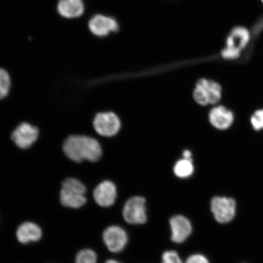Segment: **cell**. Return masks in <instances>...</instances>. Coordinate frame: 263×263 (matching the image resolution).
<instances>
[{
  "instance_id": "1",
  "label": "cell",
  "mask_w": 263,
  "mask_h": 263,
  "mask_svg": "<svg viewBox=\"0 0 263 263\" xmlns=\"http://www.w3.org/2000/svg\"><path fill=\"white\" fill-rule=\"evenodd\" d=\"M62 149L68 160L77 164L97 162L103 156L99 141L83 134L69 135L62 143Z\"/></svg>"
},
{
  "instance_id": "2",
  "label": "cell",
  "mask_w": 263,
  "mask_h": 263,
  "mask_svg": "<svg viewBox=\"0 0 263 263\" xmlns=\"http://www.w3.org/2000/svg\"><path fill=\"white\" fill-rule=\"evenodd\" d=\"M10 137L12 142L18 149L26 150L37 142L40 137V129L27 121H22L16 125Z\"/></svg>"
},
{
  "instance_id": "3",
  "label": "cell",
  "mask_w": 263,
  "mask_h": 263,
  "mask_svg": "<svg viewBox=\"0 0 263 263\" xmlns=\"http://www.w3.org/2000/svg\"><path fill=\"white\" fill-rule=\"evenodd\" d=\"M222 88L217 82L201 79L197 82L193 97L197 103L201 106L216 104L221 100Z\"/></svg>"
},
{
  "instance_id": "4",
  "label": "cell",
  "mask_w": 263,
  "mask_h": 263,
  "mask_svg": "<svg viewBox=\"0 0 263 263\" xmlns=\"http://www.w3.org/2000/svg\"><path fill=\"white\" fill-rule=\"evenodd\" d=\"M123 218L130 224H143L147 221L146 200L142 197H131L125 203Z\"/></svg>"
},
{
  "instance_id": "5",
  "label": "cell",
  "mask_w": 263,
  "mask_h": 263,
  "mask_svg": "<svg viewBox=\"0 0 263 263\" xmlns=\"http://www.w3.org/2000/svg\"><path fill=\"white\" fill-rule=\"evenodd\" d=\"M93 126L101 136L113 137L119 132L121 122L119 118L113 112H100L95 115Z\"/></svg>"
},
{
  "instance_id": "6",
  "label": "cell",
  "mask_w": 263,
  "mask_h": 263,
  "mask_svg": "<svg viewBox=\"0 0 263 263\" xmlns=\"http://www.w3.org/2000/svg\"><path fill=\"white\" fill-rule=\"evenodd\" d=\"M235 200L230 197H214L211 201V210L217 221L228 223L234 218L236 214Z\"/></svg>"
},
{
  "instance_id": "7",
  "label": "cell",
  "mask_w": 263,
  "mask_h": 263,
  "mask_svg": "<svg viewBox=\"0 0 263 263\" xmlns=\"http://www.w3.org/2000/svg\"><path fill=\"white\" fill-rule=\"evenodd\" d=\"M103 239L107 249L114 253L122 251L128 241L126 231L117 226H111L106 229L103 232Z\"/></svg>"
},
{
  "instance_id": "8",
  "label": "cell",
  "mask_w": 263,
  "mask_h": 263,
  "mask_svg": "<svg viewBox=\"0 0 263 263\" xmlns=\"http://www.w3.org/2000/svg\"><path fill=\"white\" fill-rule=\"evenodd\" d=\"M88 28L93 35L103 37L111 32H117L119 29V25L116 20L111 16L98 14L90 20Z\"/></svg>"
},
{
  "instance_id": "9",
  "label": "cell",
  "mask_w": 263,
  "mask_h": 263,
  "mask_svg": "<svg viewBox=\"0 0 263 263\" xmlns=\"http://www.w3.org/2000/svg\"><path fill=\"white\" fill-rule=\"evenodd\" d=\"M93 198L98 205L109 207L114 204L117 199V192L115 184L105 180L97 186L93 191Z\"/></svg>"
},
{
  "instance_id": "10",
  "label": "cell",
  "mask_w": 263,
  "mask_h": 263,
  "mask_svg": "<svg viewBox=\"0 0 263 263\" xmlns=\"http://www.w3.org/2000/svg\"><path fill=\"white\" fill-rule=\"evenodd\" d=\"M172 238L174 242L180 244L189 237L192 232V225L186 217L176 215L170 220Z\"/></svg>"
},
{
  "instance_id": "11",
  "label": "cell",
  "mask_w": 263,
  "mask_h": 263,
  "mask_svg": "<svg viewBox=\"0 0 263 263\" xmlns=\"http://www.w3.org/2000/svg\"><path fill=\"white\" fill-rule=\"evenodd\" d=\"M43 232L40 226L34 222L27 221L21 223L16 231V238L22 245L37 242L42 237Z\"/></svg>"
},
{
  "instance_id": "12",
  "label": "cell",
  "mask_w": 263,
  "mask_h": 263,
  "mask_svg": "<svg viewBox=\"0 0 263 263\" xmlns=\"http://www.w3.org/2000/svg\"><path fill=\"white\" fill-rule=\"evenodd\" d=\"M209 120L212 126L216 129L226 130L233 123L234 115L231 110L224 106H217L210 111Z\"/></svg>"
},
{
  "instance_id": "13",
  "label": "cell",
  "mask_w": 263,
  "mask_h": 263,
  "mask_svg": "<svg viewBox=\"0 0 263 263\" xmlns=\"http://www.w3.org/2000/svg\"><path fill=\"white\" fill-rule=\"evenodd\" d=\"M57 10L62 17L73 19L83 15L85 7L82 0H59Z\"/></svg>"
},
{
  "instance_id": "14",
  "label": "cell",
  "mask_w": 263,
  "mask_h": 263,
  "mask_svg": "<svg viewBox=\"0 0 263 263\" xmlns=\"http://www.w3.org/2000/svg\"><path fill=\"white\" fill-rule=\"evenodd\" d=\"M251 40V34L248 29L243 26L233 28L226 39V47L242 51Z\"/></svg>"
},
{
  "instance_id": "15",
  "label": "cell",
  "mask_w": 263,
  "mask_h": 263,
  "mask_svg": "<svg viewBox=\"0 0 263 263\" xmlns=\"http://www.w3.org/2000/svg\"><path fill=\"white\" fill-rule=\"evenodd\" d=\"M59 200L62 206L73 209L81 208L87 202L85 195L61 189L59 192Z\"/></svg>"
},
{
  "instance_id": "16",
  "label": "cell",
  "mask_w": 263,
  "mask_h": 263,
  "mask_svg": "<svg viewBox=\"0 0 263 263\" xmlns=\"http://www.w3.org/2000/svg\"><path fill=\"white\" fill-rule=\"evenodd\" d=\"M61 189L72 191L82 195H85L87 193V187L81 180L74 177H66L61 182Z\"/></svg>"
},
{
  "instance_id": "17",
  "label": "cell",
  "mask_w": 263,
  "mask_h": 263,
  "mask_svg": "<svg viewBox=\"0 0 263 263\" xmlns=\"http://www.w3.org/2000/svg\"><path fill=\"white\" fill-rule=\"evenodd\" d=\"M12 81L11 76L5 69L0 68V101L7 98L11 93Z\"/></svg>"
},
{
  "instance_id": "18",
  "label": "cell",
  "mask_w": 263,
  "mask_h": 263,
  "mask_svg": "<svg viewBox=\"0 0 263 263\" xmlns=\"http://www.w3.org/2000/svg\"><path fill=\"white\" fill-rule=\"evenodd\" d=\"M174 172L180 178H186L190 177L194 172L192 160L183 159L179 160L174 166Z\"/></svg>"
},
{
  "instance_id": "19",
  "label": "cell",
  "mask_w": 263,
  "mask_h": 263,
  "mask_svg": "<svg viewBox=\"0 0 263 263\" xmlns=\"http://www.w3.org/2000/svg\"><path fill=\"white\" fill-rule=\"evenodd\" d=\"M98 256L93 250L84 249L77 253L74 263H97Z\"/></svg>"
},
{
  "instance_id": "20",
  "label": "cell",
  "mask_w": 263,
  "mask_h": 263,
  "mask_svg": "<svg viewBox=\"0 0 263 263\" xmlns=\"http://www.w3.org/2000/svg\"><path fill=\"white\" fill-rule=\"evenodd\" d=\"M251 123L255 130L263 129V108L255 111L251 118Z\"/></svg>"
},
{
  "instance_id": "21",
  "label": "cell",
  "mask_w": 263,
  "mask_h": 263,
  "mask_svg": "<svg viewBox=\"0 0 263 263\" xmlns=\"http://www.w3.org/2000/svg\"><path fill=\"white\" fill-rule=\"evenodd\" d=\"M162 263H183L178 254L176 251H170L164 253Z\"/></svg>"
},
{
  "instance_id": "22",
  "label": "cell",
  "mask_w": 263,
  "mask_h": 263,
  "mask_svg": "<svg viewBox=\"0 0 263 263\" xmlns=\"http://www.w3.org/2000/svg\"><path fill=\"white\" fill-rule=\"evenodd\" d=\"M241 51L236 50V49L226 47L221 51V55L223 59L228 60H235L237 59L241 55Z\"/></svg>"
},
{
  "instance_id": "23",
  "label": "cell",
  "mask_w": 263,
  "mask_h": 263,
  "mask_svg": "<svg viewBox=\"0 0 263 263\" xmlns=\"http://www.w3.org/2000/svg\"><path fill=\"white\" fill-rule=\"evenodd\" d=\"M186 263H210L205 256L200 254H195L189 256Z\"/></svg>"
},
{
  "instance_id": "24",
  "label": "cell",
  "mask_w": 263,
  "mask_h": 263,
  "mask_svg": "<svg viewBox=\"0 0 263 263\" xmlns=\"http://www.w3.org/2000/svg\"><path fill=\"white\" fill-rule=\"evenodd\" d=\"M183 156L184 157V159H187V160H192V153H191L190 151L186 150L184 151L183 153Z\"/></svg>"
},
{
  "instance_id": "25",
  "label": "cell",
  "mask_w": 263,
  "mask_h": 263,
  "mask_svg": "<svg viewBox=\"0 0 263 263\" xmlns=\"http://www.w3.org/2000/svg\"><path fill=\"white\" fill-rule=\"evenodd\" d=\"M105 263H121L119 261L115 260V259H108Z\"/></svg>"
},
{
  "instance_id": "26",
  "label": "cell",
  "mask_w": 263,
  "mask_h": 263,
  "mask_svg": "<svg viewBox=\"0 0 263 263\" xmlns=\"http://www.w3.org/2000/svg\"><path fill=\"white\" fill-rule=\"evenodd\" d=\"M261 2H262V3H263V0H261Z\"/></svg>"
}]
</instances>
